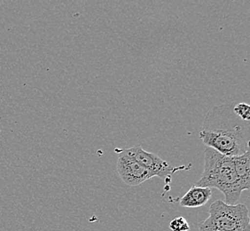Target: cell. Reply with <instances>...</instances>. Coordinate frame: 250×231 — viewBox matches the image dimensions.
<instances>
[{
	"label": "cell",
	"mask_w": 250,
	"mask_h": 231,
	"mask_svg": "<svg viewBox=\"0 0 250 231\" xmlns=\"http://www.w3.org/2000/svg\"><path fill=\"white\" fill-rule=\"evenodd\" d=\"M235 101L211 108L205 116L200 138L206 147L226 157H238L250 151V123L233 111Z\"/></svg>",
	"instance_id": "obj_1"
},
{
	"label": "cell",
	"mask_w": 250,
	"mask_h": 231,
	"mask_svg": "<svg viewBox=\"0 0 250 231\" xmlns=\"http://www.w3.org/2000/svg\"><path fill=\"white\" fill-rule=\"evenodd\" d=\"M203 188H216L225 196V202L236 205L243 192L236 176L232 158L220 154L206 147L204 150V169L202 177L194 184Z\"/></svg>",
	"instance_id": "obj_2"
},
{
	"label": "cell",
	"mask_w": 250,
	"mask_h": 231,
	"mask_svg": "<svg viewBox=\"0 0 250 231\" xmlns=\"http://www.w3.org/2000/svg\"><path fill=\"white\" fill-rule=\"evenodd\" d=\"M198 226L199 231H250V212L243 204L217 200L209 207L208 218Z\"/></svg>",
	"instance_id": "obj_3"
},
{
	"label": "cell",
	"mask_w": 250,
	"mask_h": 231,
	"mask_svg": "<svg viewBox=\"0 0 250 231\" xmlns=\"http://www.w3.org/2000/svg\"><path fill=\"white\" fill-rule=\"evenodd\" d=\"M126 151L139 162L143 167L154 175V177H159L164 181L166 184H169L171 182V175L177 173L180 170H188L191 168V164L189 166L182 165L174 167L168 164L165 160L161 159L158 155L145 150L140 145H135L131 148L126 149Z\"/></svg>",
	"instance_id": "obj_4"
},
{
	"label": "cell",
	"mask_w": 250,
	"mask_h": 231,
	"mask_svg": "<svg viewBox=\"0 0 250 231\" xmlns=\"http://www.w3.org/2000/svg\"><path fill=\"white\" fill-rule=\"evenodd\" d=\"M115 152L118 154L116 169L121 180L125 184L135 187L154 178V175L137 162L126 149H116Z\"/></svg>",
	"instance_id": "obj_5"
},
{
	"label": "cell",
	"mask_w": 250,
	"mask_h": 231,
	"mask_svg": "<svg viewBox=\"0 0 250 231\" xmlns=\"http://www.w3.org/2000/svg\"><path fill=\"white\" fill-rule=\"evenodd\" d=\"M212 196L211 188L198 187L192 185L188 192L179 200L182 207L197 208L205 206Z\"/></svg>",
	"instance_id": "obj_6"
},
{
	"label": "cell",
	"mask_w": 250,
	"mask_h": 231,
	"mask_svg": "<svg viewBox=\"0 0 250 231\" xmlns=\"http://www.w3.org/2000/svg\"><path fill=\"white\" fill-rule=\"evenodd\" d=\"M236 176L242 190H249L250 188V151L245 154L232 157Z\"/></svg>",
	"instance_id": "obj_7"
},
{
	"label": "cell",
	"mask_w": 250,
	"mask_h": 231,
	"mask_svg": "<svg viewBox=\"0 0 250 231\" xmlns=\"http://www.w3.org/2000/svg\"><path fill=\"white\" fill-rule=\"evenodd\" d=\"M233 111L237 116H239L241 120L245 122L250 121V106L245 102L235 103L233 107Z\"/></svg>",
	"instance_id": "obj_8"
},
{
	"label": "cell",
	"mask_w": 250,
	"mask_h": 231,
	"mask_svg": "<svg viewBox=\"0 0 250 231\" xmlns=\"http://www.w3.org/2000/svg\"><path fill=\"white\" fill-rule=\"evenodd\" d=\"M169 229L172 231H189L190 226L184 217H177L169 223Z\"/></svg>",
	"instance_id": "obj_9"
}]
</instances>
